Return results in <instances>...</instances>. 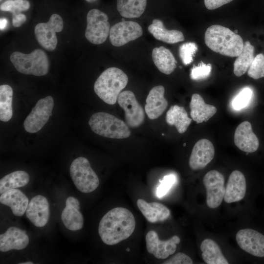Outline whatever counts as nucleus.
<instances>
[{"label":"nucleus","instance_id":"11","mask_svg":"<svg viewBox=\"0 0 264 264\" xmlns=\"http://www.w3.org/2000/svg\"><path fill=\"white\" fill-rule=\"evenodd\" d=\"M117 101L125 111L126 121L129 127L136 128L143 123L145 117L144 111L133 92L130 90L121 92L118 96Z\"/></svg>","mask_w":264,"mask_h":264},{"label":"nucleus","instance_id":"15","mask_svg":"<svg viewBox=\"0 0 264 264\" xmlns=\"http://www.w3.org/2000/svg\"><path fill=\"white\" fill-rule=\"evenodd\" d=\"M215 155L214 147L207 139H202L195 144L189 161L190 168L198 170L205 167L213 159Z\"/></svg>","mask_w":264,"mask_h":264},{"label":"nucleus","instance_id":"17","mask_svg":"<svg viewBox=\"0 0 264 264\" xmlns=\"http://www.w3.org/2000/svg\"><path fill=\"white\" fill-rule=\"evenodd\" d=\"M235 145L241 151L253 153L259 146V139L252 131L251 123L243 121L237 127L234 137Z\"/></svg>","mask_w":264,"mask_h":264},{"label":"nucleus","instance_id":"27","mask_svg":"<svg viewBox=\"0 0 264 264\" xmlns=\"http://www.w3.org/2000/svg\"><path fill=\"white\" fill-rule=\"evenodd\" d=\"M202 257L207 264H228L220 247L213 240L205 239L200 244Z\"/></svg>","mask_w":264,"mask_h":264},{"label":"nucleus","instance_id":"37","mask_svg":"<svg viewBox=\"0 0 264 264\" xmlns=\"http://www.w3.org/2000/svg\"><path fill=\"white\" fill-rule=\"evenodd\" d=\"M211 70V64H205L201 62L198 66H194L191 69L190 77L197 81L205 79L210 76Z\"/></svg>","mask_w":264,"mask_h":264},{"label":"nucleus","instance_id":"25","mask_svg":"<svg viewBox=\"0 0 264 264\" xmlns=\"http://www.w3.org/2000/svg\"><path fill=\"white\" fill-rule=\"evenodd\" d=\"M152 59L158 70L166 75L172 73L176 68V61L171 51L164 46L155 47Z\"/></svg>","mask_w":264,"mask_h":264},{"label":"nucleus","instance_id":"6","mask_svg":"<svg viewBox=\"0 0 264 264\" xmlns=\"http://www.w3.org/2000/svg\"><path fill=\"white\" fill-rule=\"evenodd\" d=\"M69 172L76 187L81 192L90 193L99 186L98 176L91 168L88 160L84 157L80 156L73 160Z\"/></svg>","mask_w":264,"mask_h":264},{"label":"nucleus","instance_id":"38","mask_svg":"<svg viewBox=\"0 0 264 264\" xmlns=\"http://www.w3.org/2000/svg\"><path fill=\"white\" fill-rule=\"evenodd\" d=\"M176 180V176L173 174L166 175L160 181L156 189V195L158 198L164 197L170 190Z\"/></svg>","mask_w":264,"mask_h":264},{"label":"nucleus","instance_id":"31","mask_svg":"<svg viewBox=\"0 0 264 264\" xmlns=\"http://www.w3.org/2000/svg\"><path fill=\"white\" fill-rule=\"evenodd\" d=\"M13 89L8 85L0 86V120L2 122L9 121L13 116Z\"/></svg>","mask_w":264,"mask_h":264},{"label":"nucleus","instance_id":"36","mask_svg":"<svg viewBox=\"0 0 264 264\" xmlns=\"http://www.w3.org/2000/svg\"><path fill=\"white\" fill-rule=\"evenodd\" d=\"M198 50V46L194 42H188L181 44L179 48V54L185 65L191 63L193 57Z\"/></svg>","mask_w":264,"mask_h":264},{"label":"nucleus","instance_id":"39","mask_svg":"<svg viewBox=\"0 0 264 264\" xmlns=\"http://www.w3.org/2000/svg\"><path fill=\"white\" fill-rule=\"evenodd\" d=\"M164 264H192L191 258L184 253L179 252L176 253L170 259L163 263Z\"/></svg>","mask_w":264,"mask_h":264},{"label":"nucleus","instance_id":"13","mask_svg":"<svg viewBox=\"0 0 264 264\" xmlns=\"http://www.w3.org/2000/svg\"><path fill=\"white\" fill-rule=\"evenodd\" d=\"M147 251L156 258L164 259L173 254L176 249V244L180 242L178 236L175 235L166 241L159 240L157 233L149 231L146 235Z\"/></svg>","mask_w":264,"mask_h":264},{"label":"nucleus","instance_id":"22","mask_svg":"<svg viewBox=\"0 0 264 264\" xmlns=\"http://www.w3.org/2000/svg\"><path fill=\"white\" fill-rule=\"evenodd\" d=\"M0 202L9 206L13 214L16 216H22L26 212L29 203L27 197L20 190L12 189L1 194Z\"/></svg>","mask_w":264,"mask_h":264},{"label":"nucleus","instance_id":"44","mask_svg":"<svg viewBox=\"0 0 264 264\" xmlns=\"http://www.w3.org/2000/svg\"><path fill=\"white\" fill-rule=\"evenodd\" d=\"M33 262H24V263H19V264H33Z\"/></svg>","mask_w":264,"mask_h":264},{"label":"nucleus","instance_id":"5","mask_svg":"<svg viewBox=\"0 0 264 264\" xmlns=\"http://www.w3.org/2000/svg\"><path fill=\"white\" fill-rule=\"evenodd\" d=\"M10 59L16 70L24 74L41 76L48 72V57L40 49H35L29 54L14 52L11 54Z\"/></svg>","mask_w":264,"mask_h":264},{"label":"nucleus","instance_id":"30","mask_svg":"<svg viewBox=\"0 0 264 264\" xmlns=\"http://www.w3.org/2000/svg\"><path fill=\"white\" fill-rule=\"evenodd\" d=\"M29 178L28 173L23 171H16L5 176L0 180V194L7 190L25 186Z\"/></svg>","mask_w":264,"mask_h":264},{"label":"nucleus","instance_id":"2","mask_svg":"<svg viewBox=\"0 0 264 264\" xmlns=\"http://www.w3.org/2000/svg\"><path fill=\"white\" fill-rule=\"evenodd\" d=\"M206 45L212 51L222 55L237 57L242 52V38L230 29L220 25H212L205 33Z\"/></svg>","mask_w":264,"mask_h":264},{"label":"nucleus","instance_id":"9","mask_svg":"<svg viewBox=\"0 0 264 264\" xmlns=\"http://www.w3.org/2000/svg\"><path fill=\"white\" fill-rule=\"evenodd\" d=\"M54 107V100L50 96L40 99L25 118L23 126L29 133L39 132L47 123Z\"/></svg>","mask_w":264,"mask_h":264},{"label":"nucleus","instance_id":"14","mask_svg":"<svg viewBox=\"0 0 264 264\" xmlns=\"http://www.w3.org/2000/svg\"><path fill=\"white\" fill-rule=\"evenodd\" d=\"M236 239L243 250L258 257H264V235L249 228L239 230Z\"/></svg>","mask_w":264,"mask_h":264},{"label":"nucleus","instance_id":"24","mask_svg":"<svg viewBox=\"0 0 264 264\" xmlns=\"http://www.w3.org/2000/svg\"><path fill=\"white\" fill-rule=\"evenodd\" d=\"M148 29L154 38L167 44H176L184 40L182 32L175 29H166L163 22L158 19H154Z\"/></svg>","mask_w":264,"mask_h":264},{"label":"nucleus","instance_id":"8","mask_svg":"<svg viewBox=\"0 0 264 264\" xmlns=\"http://www.w3.org/2000/svg\"><path fill=\"white\" fill-rule=\"evenodd\" d=\"M63 25V19L57 14H53L47 22L37 24L34 33L39 44L47 50H54L57 44L56 33L62 31Z\"/></svg>","mask_w":264,"mask_h":264},{"label":"nucleus","instance_id":"19","mask_svg":"<svg viewBox=\"0 0 264 264\" xmlns=\"http://www.w3.org/2000/svg\"><path fill=\"white\" fill-rule=\"evenodd\" d=\"M29 243V237L25 231L16 227H10L0 235V250L7 252L12 249L25 248Z\"/></svg>","mask_w":264,"mask_h":264},{"label":"nucleus","instance_id":"21","mask_svg":"<svg viewBox=\"0 0 264 264\" xmlns=\"http://www.w3.org/2000/svg\"><path fill=\"white\" fill-rule=\"evenodd\" d=\"M136 205L146 220L151 223L165 221L170 216V210L160 203H148L139 198L136 201Z\"/></svg>","mask_w":264,"mask_h":264},{"label":"nucleus","instance_id":"32","mask_svg":"<svg viewBox=\"0 0 264 264\" xmlns=\"http://www.w3.org/2000/svg\"><path fill=\"white\" fill-rule=\"evenodd\" d=\"M61 220L66 228L71 231L80 230L83 226V216L75 207L66 206L61 214Z\"/></svg>","mask_w":264,"mask_h":264},{"label":"nucleus","instance_id":"1","mask_svg":"<svg viewBox=\"0 0 264 264\" xmlns=\"http://www.w3.org/2000/svg\"><path fill=\"white\" fill-rule=\"evenodd\" d=\"M135 228L132 213L127 208L118 207L111 209L102 217L98 233L104 243L112 245L129 238Z\"/></svg>","mask_w":264,"mask_h":264},{"label":"nucleus","instance_id":"46","mask_svg":"<svg viewBox=\"0 0 264 264\" xmlns=\"http://www.w3.org/2000/svg\"><path fill=\"white\" fill-rule=\"evenodd\" d=\"M0 1H1L2 0H0Z\"/></svg>","mask_w":264,"mask_h":264},{"label":"nucleus","instance_id":"18","mask_svg":"<svg viewBox=\"0 0 264 264\" xmlns=\"http://www.w3.org/2000/svg\"><path fill=\"white\" fill-rule=\"evenodd\" d=\"M165 89L162 86H157L150 91L145 106V111L150 119H155L161 116L168 106L164 97Z\"/></svg>","mask_w":264,"mask_h":264},{"label":"nucleus","instance_id":"28","mask_svg":"<svg viewBox=\"0 0 264 264\" xmlns=\"http://www.w3.org/2000/svg\"><path fill=\"white\" fill-rule=\"evenodd\" d=\"M254 47L249 41L243 44L241 53L234 63V73L237 77L243 75L249 69L254 59Z\"/></svg>","mask_w":264,"mask_h":264},{"label":"nucleus","instance_id":"4","mask_svg":"<svg viewBox=\"0 0 264 264\" xmlns=\"http://www.w3.org/2000/svg\"><path fill=\"white\" fill-rule=\"evenodd\" d=\"M88 124L94 132L103 137L124 139L131 135L127 124L114 115L106 112L94 113L89 118Z\"/></svg>","mask_w":264,"mask_h":264},{"label":"nucleus","instance_id":"33","mask_svg":"<svg viewBox=\"0 0 264 264\" xmlns=\"http://www.w3.org/2000/svg\"><path fill=\"white\" fill-rule=\"evenodd\" d=\"M29 8L30 3L27 0H6L0 6L1 11L10 12L13 16L26 11Z\"/></svg>","mask_w":264,"mask_h":264},{"label":"nucleus","instance_id":"45","mask_svg":"<svg viewBox=\"0 0 264 264\" xmlns=\"http://www.w3.org/2000/svg\"><path fill=\"white\" fill-rule=\"evenodd\" d=\"M86 0L88 2H91L95 1L96 0Z\"/></svg>","mask_w":264,"mask_h":264},{"label":"nucleus","instance_id":"34","mask_svg":"<svg viewBox=\"0 0 264 264\" xmlns=\"http://www.w3.org/2000/svg\"><path fill=\"white\" fill-rule=\"evenodd\" d=\"M253 96L252 90L249 87L243 88L233 99L232 106L236 110L246 107L250 103Z\"/></svg>","mask_w":264,"mask_h":264},{"label":"nucleus","instance_id":"3","mask_svg":"<svg viewBox=\"0 0 264 264\" xmlns=\"http://www.w3.org/2000/svg\"><path fill=\"white\" fill-rule=\"evenodd\" d=\"M128 82V76L121 69L115 67H110L97 79L94 85V90L106 103L114 105Z\"/></svg>","mask_w":264,"mask_h":264},{"label":"nucleus","instance_id":"26","mask_svg":"<svg viewBox=\"0 0 264 264\" xmlns=\"http://www.w3.org/2000/svg\"><path fill=\"white\" fill-rule=\"evenodd\" d=\"M166 121L169 125L175 126L179 133H183L187 130L192 119L188 117L184 107L174 105L167 111Z\"/></svg>","mask_w":264,"mask_h":264},{"label":"nucleus","instance_id":"41","mask_svg":"<svg viewBox=\"0 0 264 264\" xmlns=\"http://www.w3.org/2000/svg\"><path fill=\"white\" fill-rule=\"evenodd\" d=\"M26 20V17L23 14H18L13 16L12 23L14 27H17L22 25Z\"/></svg>","mask_w":264,"mask_h":264},{"label":"nucleus","instance_id":"20","mask_svg":"<svg viewBox=\"0 0 264 264\" xmlns=\"http://www.w3.org/2000/svg\"><path fill=\"white\" fill-rule=\"evenodd\" d=\"M246 190L244 176L241 172L235 170L228 178L223 199L227 203L241 200L245 195Z\"/></svg>","mask_w":264,"mask_h":264},{"label":"nucleus","instance_id":"12","mask_svg":"<svg viewBox=\"0 0 264 264\" xmlns=\"http://www.w3.org/2000/svg\"><path fill=\"white\" fill-rule=\"evenodd\" d=\"M143 34L141 26L133 21H122L111 26L109 38L114 46H121L136 40Z\"/></svg>","mask_w":264,"mask_h":264},{"label":"nucleus","instance_id":"23","mask_svg":"<svg viewBox=\"0 0 264 264\" xmlns=\"http://www.w3.org/2000/svg\"><path fill=\"white\" fill-rule=\"evenodd\" d=\"M190 108V115L197 124L207 121L217 111L216 107L206 104L202 97L198 93L192 95Z\"/></svg>","mask_w":264,"mask_h":264},{"label":"nucleus","instance_id":"29","mask_svg":"<svg viewBox=\"0 0 264 264\" xmlns=\"http://www.w3.org/2000/svg\"><path fill=\"white\" fill-rule=\"evenodd\" d=\"M147 0H117V9L124 18H134L140 17L144 13Z\"/></svg>","mask_w":264,"mask_h":264},{"label":"nucleus","instance_id":"10","mask_svg":"<svg viewBox=\"0 0 264 264\" xmlns=\"http://www.w3.org/2000/svg\"><path fill=\"white\" fill-rule=\"evenodd\" d=\"M224 178L222 174L217 170L207 173L203 179L206 190V204L210 208L218 207L222 203L225 192Z\"/></svg>","mask_w":264,"mask_h":264},{"label":"nucleus","instance_id":"42","mask_svg":"<svg viewBox=\"0 0 264 264\" xmlns=\"http://www.w3.org/2000/svg\"><path fill=\"white\" fill-rule=\"evenodd\" d=\"M66 206L75 207L78 210L80 209L79 201L77 198L73 197H69L66 199Z\"/></svg>","mask_w":264,"mask_h":264},{"label":"nucleus","instance_id":"7","mask_svg":"<svg viewBox=\"0 0 264 264\" xmlns=\"http://www.w3.org/2000/svg\"><path fill=\"white\" fill-rule=\"evenodd\" d=\"M108 19V16L98 9H92L88 11L85 37L89 42L99 44L107 40L110 29Z\"/></svg>","mask_w":264,"mask_h":264},{"label":"nucleus","instance_id":"40","mask_svg":"<svg viewBox=\"0 0 264 264\" xmlns=\"http://www.w3.org/2000/svg\"><path fill=\"white\" fill-rule=\"evenodd\" d=\"M233 0H204L205 7L209 10H214L229 3Z\"/></svg>","mask_w":264,"mask_h":264},{"label":"nucleus","instance_id":"35","mask_svg":"<svg viewBox=\"0 0 264 264\" xmlns=\"http://www.w3.org/2000/svg\"><path fill=\"white\" fill-rule=\"evenodd\" d=\"M247 74L250 77L257 80L264 77V55H256L250 66Z\"/></svg>","mask_w":264,"mask_h":264},{"label":"nucleus","instance_id":"16","mask_svg":"<svg viewBox=\"0 0 264 264\" xmlns=\"http://www.w3.org/2000/svg\"><path fill=\"white\" fill-rule=\"evenodd\" d=\"M25 214L35 226L38 227L45 226L50 216L49 205L46 198L42 195L33 197L28 203Z\"/></svg>","mask_w":264,"mask_h":264},{"label":"nucleus","instance_id":"43","mask_svg":"<svg viewBox=\"0 0 264 264\" xmlns=\"http://www.w3.org/2000/svg\"><path fill=\"white\" fill-rule=\"evenodd\" d=\"M7 24V20L5 18H1L0 20V30L4 29Z\"/></svg>","mask_w":264,"mask_h":264}]
</instances>
